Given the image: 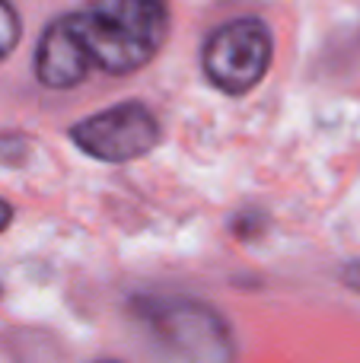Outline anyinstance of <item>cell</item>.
I'll use <instances>...</instances> for the list:
<instances>
[{"mask_svg":"<svg viewBox=\"0 0 360 363\" xmlns=\"http://www.w3.org/2000/svg\"><path fill=\"white\" fill-rule=\"evenodd\" d=\"M342 281L348 284L351 290H357V294H360V262L344 264V271H342Z\"/></svg>","mask_w":360,"mask_h":363,"instance_id":"obj_7","label":"cell"},{"mask_svg":"<svg viewBox=\"0 0 360 363\" xmlns=\"http://www.w3.org/2000/svg\"><path fill=\"white\" fill-rule=\"evenodd\" d=\"M163 131L150 106L144 102H118L112 108L89 115L70 128V140L86 157L102 163H131L159 144Z\"/></svg>","mask_w":360,"mask_h":363,"instance_id":"obj_4","label":"cell"},{"mask_svg":"<svg viewBox=\"0 0 360 363\" xmlns=\"http://www.w3.org/2000/svg\"><path fill=\"white\" fill-rule=\"evenodd\" d=\"M19 38H23V23H19V13L10 0H0V61L16 51Z\"/></svg>","mask_w":360,"mask_h":363,"instance_id":"obj_6","label":"cell"},{"mask_svg":"<svg viewBox=\"0 0 360 363\" xmlns=\"http://www.w3.org/2000/svg\"><path fill=\"white\" fill-rule=\"evenodd\" d=\"M153 363H236V338L210 303L179 294H144L131 300Z\"/></svg>","mask_w":360,"mask_h":363,"instance_id":"obj_1","label":"cell"},{"mask_svg":"<svg viewBox=\"0 0 360 363\" xmlns=\"http://www.w3.org/2000/svg\"><path fill=\"white\" fill-rule=\"evenodd\" d=\"M274 38L261 19H233L217 26L201 48L204 77L223 96H246L265 80Z\"/></svg>","mask_w":360,"mask_h":363,"instance_id":"obj_3","label":"cell"},{"mask_svg":"<svg viewBox=\"0 0 360 363\" xmlns=\"http://www.w3.org/2000/svg\"><path fill=\"white\" fill-rule=\"evenodd\" d=\"M10 220H13V207L6 204L4 198H0V233H4L6 226H10Z\"/></svg>","mask_w":360,"mask_h":363,"instance_id":"obj_8","label":"cell"},{"mask_svg":"<svg viewBox=\"0 0 360 363\" xmlns=\"http://www.w3.org/2000/svg\"><path fill=\"white\" fill-rule=\"evenodd\" d=\"M106 363H115V360H106Z\"/></svg>","mask_w":360,"mask_h":363,"instance_id":"obj_9","label":"cell"},{"mask_svg":"<svg viewBox=\"0 0 360 363\" xmlns=\"http://www.w3.org/2000/svg\"><path fill=\"white\" fill-rule=\"evenodd\" d=\"M70 26L93 67L125 77L163 48L169 0H93L83 13H70Z\"/></svg>","mask_w":360,"mask_h":363,"instance_id":"obj_2","label":"cell"},{"mask_svg":"<svg viewBox=\"0 0 360 363\" xmlns=\"http://www.w3.org/2000/svg\"><path fill=\"white\" fill-rule=\"evenodd\" d=\"M89 57L77 38L70 16H61L42 32L35 48V77L48 89H74L86 80Z\"/></svg>","mask_w":360,"mask_h":363,"instance_id":"obj_5","label":"cell"}]
</instances>
